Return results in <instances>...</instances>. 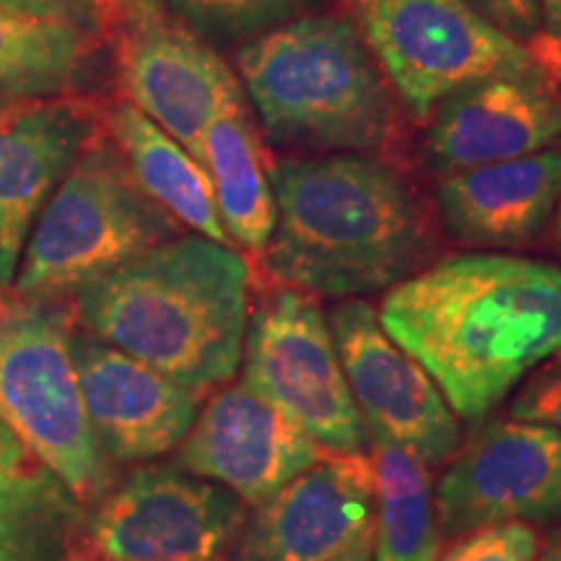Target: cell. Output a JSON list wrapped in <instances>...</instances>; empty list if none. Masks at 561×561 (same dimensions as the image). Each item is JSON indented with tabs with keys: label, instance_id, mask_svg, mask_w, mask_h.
<instances>
[{
	"label": "cell",
	"instance_id": "6da1fadb",
	"mask_svg": "<svg viewBox=\"0 0 561 561\" xmlns=\"http://www.w3.org/2000/svg\"><path fill=\"white\" fill-rule=\"evenodd\" d=\"M377 314L455 416L483 424L561 354V265L504 252L453 255L392 286Z\"/></svg>",
	"mask_w": 561,
	"mask_h": 561
},
{
	"label": "cell",
	"instance_id": "7a4b0ae2",
	"mask_svg": "<svg viewBox=\"0 0 561 561\" xmlns=\"http://www.w3.org/2000/svg\"><path fill=\"white\" fill-rule=\"evenodd\" d=\"M276 224L263 273L312 297L390 291L437 248L416 187L371 153L286 157L268 164Z\"/></svg>",
	"mask_w": 561,
	"mask_h": 561
},
{
	"label": "cell",
	"instance_id": "3957f363",
	"mask_svg": "<svg viewBox=\"0 0 561 561\" xmlns=\"http://www.w3.org/2000/svg\"><path fill=\"white\" fill-rule=\"evenodd\" d=\"M250 263L237 248L180 234L70 294L83 331L201 396L242 362Z\"/></svg>",
	"mask_w": 561,
	"mask_h": 561
},
{
	"label": "cell",
	"instance_id": "277c9868",
	"mask_svg": "<svg viewBox=\"0 0 561 561\" xmlns=\"http://www.w3.org/2000/svg\"><path fill=\"white\" fill-rule=\"evenodd\" d=\"M234 66L273 149L375 157L396 136L388 79L351 16L312 13L289 21L242 42Z\"/></svg>",
	"mask_w": 561,
	"mask_h": 561
},
{
	"label": "cell",
	"instance_id": "5b68a950",
	"mask_svg": "<svg viewBox=\"0 0 561 561\" xmlns=\"http://www.w3.org/2000/svg\"><path fill=\"white\" fill-rule=\"evenodd\" d=\"M70 297L0 289V421L91 510L115 486L83 409Z\"/></svg>",
	"mask_w": 561,
	"mask_h": 561
},
{
	"label": "cell",
	"instance_id": "8992f818",
	"mask_svg": "<svg viewBox=\"0 0 561 561\" xmlns=\"http://www.w3.org/2000/svg\"><path fill=\"white\" fill-rule=\"evenodd\" d=\"M180 234L182 224L144 193L102 130L34 221L11 289L26 297H70L87 280Z\"/></svg>",
	"mask_w": 561,
	"mask_h": 561
},
{
	"label": "cell",
	"instance_id": "52a82bcc",
	"mask_svg": "<svg viewBox=\"0 0 561 561\" xmlns=\"http://www.w3.org/2000/svg\"><path fill=\"white\" fill-rule=\"evenodd\" d=\"M369 53L405 107H434L491 76L541 73L530 47L504 34L466 0H348Z\"/></svg>",
	"mask_w": 561,
	"mask_h": 561
},
{
	"label": "cell",
	"instance_id": "ba28073f",
	"mask_svg": "<svg viewBox=\"0 0 561 561\" xmlns=\"http://www.w3.org/2000/svg\"><path fill=\"white\" fill-rule=\"evenodd\" d=\"M240 367V385L328 453H367L369 432L312 294L278 286L250 307Z\"/></svg>",
	"mask_w": 561,
	"mask_h": 561
},
{
	"label": "cell",
	"instance_id": "9c48e42d",
	"mask_svg": "<svg viewBox=\"0 0 561 561\" xmlns=\"http://www.w3.org/2000/svg\"><path fill=\"white\" fill-rule=\"evenodd\" d=\"M221 483L174 462L140 466L89 510L70 557L79 561H214L248 517Z\"/></svg>",
	"mask_w": 561,
	"mask_h": 561
},
{
	"label": "cell",
	"instance_id": "30bf717a",
	"mask_svg": "<svg viewBox=\"0 0 561 561\" xmlns=\"http://www.w3.org/2000/svg\"><path fill=\"white\" fill-rule=\"evenodd\" d=\"M110 73L123 100L201 161V140L224 104L242 94L234 70L164 0H130L104 26Z\"/></svg>",
	"mask_w": 561,
	"mask_h": 561
},
{
	"label": "cell",
	"instance_id": "8fae6325",
	"mask_svg": "<svg viewBox=\"0 0 561 561\" xmlns=\"http://www.w3.org/2000/svg\"><path fill=\"white\" fill-rule=\"evenodd\" d=\"M434 517L450 541L491 525L561 520V437L512 416L481 424L447 462Z\"/></svg>",
	"mask_w": 561,
	"mask_h": 561
},
{
	"label": "cell",
	"instance_id": "7c38bea8",
	"mask_svg": "<svg viewBox=\"0 0 561 561\" xmlns=\"http://www.w3.org/2000/svg\"><path fill=\"white\" fill-rule=\"evenodd\" d=\"M328 322L369 437L401 447L426 468L450 462L460 447L458 416L430 371L390 339L375 307L341 299Z\"/></svg>",
	"mask_w": 561,
	"mask_h": 561
},
{
	"label": "cell",
	"instance_id": "4fadbf2b",
	"mask_svg": "<svg viewBox=\"0 0 561 561\" xmlns=\"http://www.w3.org/2000/svg\"><path fill=\"white\" fill-rule=\"evenodd\" d=\"M377 523V476L369 453H328L255 504L227 561H333Z\"/></svg>",
	"mask_w": 561,
	"mask_h": 561
},
{
	"label": "cell",
	"instance_id": "5bb4252c",
	"mask_svg": "<svg viewBox=\"0 0 561 561\" xmlns=\"http://www.w3.org/2000/svg\"><path fill=\"white\" fill-rule=\"evenodd\" d=\"M96 94L0 96V289L16 280L34 221L104 130Z\"/></svg>",
	"mask_w": 561,
	"mask_h": 561
},
{
	"label": "cell",
	"instance_id": "9a60e30c",
	"mask_svg": "<svg viewBox=\"0 0 561 561\" xmlns=\"http://www.w3.org/2000/svg\"><path fill=\"white\" fill-rule=\"evenodd\" d=\"M73 362L96 445L112 466L178 450L201 413V392L170 380L76 325Z\"/></svg>",
	"mask_w": 561,
	"mask_h": 561
},
{
	"label": "cell",
	"instance_id": "2e32d148",
	"mask_svg": "<svg viewBox=\"0 0 561 561\" xmlns=\"http://www.w3.org/2000/svg\"><path fill=\"white\" fill-rule=\"evenodd\" d=\"M325 455V447L284 413L244 385H231L203 405L180 445L178 462L255 507Z\"/></svg>",
	"mask_w": 561,
	"mask_h": 561
},
{
	"label": "cell",
	"instance_id": "e0dca14e",
	"mask_svg": "<svg viewBox=\"0 0 561 561\" xmlns=\"http://www.w3.org/2000/svg\"><path fill=\"white\" fill-rule=\"evenodd\" d=\"M430 121L426 161L453 174L561 144V96L543 73L491 76L442 100Z\"/></svg>",
	"mask_w": 561,
	"mask_h": 561
},
{
	"label": "cell",
	"instance_id": "ac0fdd59",
	"mask_svg": "<svg viewBox=\"0 0 561 561\" xmlns=\"http://www.w3.org/2000/svg\"><path fill=\"white\" fill-rule=\"evenodd\" d=\"M561 198V149L442 174L445 229L473 248H523L543 234Z\"/></svg>",
	"mask_w": 561,
	"mask_h": 561
},
{
	"label": "cell",
	"instance_id": "d6986e66",
	"mask_svg": "<svg viewBox=\"0 0 561 561\" xmlns=\"http://www.w3.org/2000/svg\"><path fill=\"white\" fill-rule=\"evenodd\" d=\"M89 507L0 421V561H62Z\"/></svg>",
	"mask_w": 561,
	"mask_h": 561
},
{
	"label": "cell",
	"instance_id": "ffe728a7",
	"mask_svg": "<svg viewBox=\"0 0 561 561\" xmlns=\"http://www.w3.org/2000/svg\"><path fill=\"white\" fill-rule=\"evenodd\" d=\"M102 125L151 201L195 234L234 248L216 208L206 167L185 146L123 96L104 100Z\"/></svg>",
	"mask_w": 561,
	"mask_h": 561
},
{
	"label": "cell",
	"instance_id": "44dd1931",
	"mask_svg": "<svg viewBox=\"0 0 561 561\" xmlns=\"http://www.w3.org/2000/svg\"><path fill=\"white\" fill-rule=\"evenodd\" d=\"M110 70L104 34L0 9V96L94 94Z\"/></svg>",
	"mask_w": 561,
	"mask_h": 561
},
{
	"label": "cell",
	"instance_id": "7402d4cb",
	"mask_svg": "<svg viewBox=\"0 0 561 561\" xmlns=\"http://www.w3.org/2000/svg\"><path fill=\"white\" fill-rule=\"evenodd\" d=\"M201 164L214 185L216 208L231 244L261 257L276 224V201L244 94L224 104L203 133Z\"/></svg>",
	"mask_w": 561,
	"mask_h": 561
},
{
	"label": "cell",
	"instance_id": "603a6c76",
	"mask_svg": "<svg viewBox=\"0 0 561 561\" xmlns=\"http://www.w3.org/2000/svg\"><path fill=\"white\" fill-rule=\"evenodd\" d=\"M369 455L377 476L371 561H439L430 468L380 437H369Z\"/></svg>",
	"mask_w": 561,
	"mask_h": 561
},
{
	"label": "cell",
	"instance_id": "cb8c5ba5",
	"mask_svg": "<svg viewBox=\"0 0 561 561\" xmlns=\"http://www.w3.org/2000/svg\"><path fill=\"white\" fill-rule=\"evenodd\" d=\"M328 0H164L174 16L208 42H250L278 26L312 16Z\"/></svg>",
	"mask_w": 561,
	"mask_h": 561
},
{
	"label": "cell",
	"instance_id": "d4e9b609",
	"mask_svg": "<svg viewBox=\"0 0 561 561\" xmlns=\"http://www.w3.org/2000/svg\"><path fill=\"white\" fill-rule=\"evenodd\" d=\"M541 533L530 523L491 525L453 538L439 561H536Z\"/></svg>",
	"mask_w": 561,
	"mask_h": 561
},
{
	"label": "cell",
	"instance_id": "484cf974",
	"mask_svg": "<svg viewBox=\"0 0 561 561\" xmlns=\"http://www.w3.org/2000/svg\"><path fill=\"white\" fill-rule=\"evenodd\" d=\"M507 413L512 419L551 426L561 437V354L533 369L517 385Z\"/></svg>",
	"mask_w": 561,
	"mask_h": 561
},
{
	"label": "cell",
	"instance_id": "4316f807",
	"mask_svg": "<svg viewBox=\"0 0 561 561\" xmlns=\"http://www.w3.org/2000/svg\"><path fill=\"white\" fill-rule=\"evenodd\" d=\"M483 19L500 26L504 34L523 45H533L538 37V0H466Z\"/></svg>",
	"mask_w": 561,
	"mask_h": 561
},
{
	"label": "cell",
	"instance_id": "83f0119b",
	"mask_svg": "<svg viewBox=\"0 0 561 561\" xmlns=\"http://www.w3.org/2000/svg\"><path fill=\"white\" fill-rule=\"evenodd\" d=\"M538 37L530 45L533 58L561 96V0H538Z\"/></svg>",
	"mask_w": 561,
	"mask_h": 561
},
{
	"label": "cell",
	"instance_id": "f1b7e54d",
	"mask_svg": "<svg viewBox=\"0 0 561 561\" xmlns=\"http://www.w3.org/2000/svg\"><path fill=\"white\" fill-rule=\"evenodd\" d=\"M3 11L32 13V16L70 21V24L94 26L102 32V16L91 0H0Z\"/></svg>",
	"mask_w": 561,
	"mask_h": 561
},
{
	"label": "cell",
	"instance_id": "f546056e",
	"mask_svg": "<svg viewBox=\"0 0 561 561\" xmlns=\"http://www.w3.org/2000/svg\"><path fill=\"white\" fill-rule=\"evenodd\" d=\"M371 549H375V530L367 533L359 543H354L343 557L333 561H371Z\"/></svg>",
	"mask_w": 561,
	"mask_h": 561
},
{
	"label": "cell",
	"instance_id": "4dcf8cb0",
	"mask_svg": "<svg viewBox=\"0 0 561 561\" xmlns=\"http://www.w3.org/2000/svg\"><path fill=\"white\" fill-rule=\"evenodd\" d=\"M91 3H94L96 9H100V16H102V34H104V26H107L110 21L115 19L117 13H121L123 5H128L130 0H91Z\"/></svg>",
	"mask_w": 561,
	"mask_h": 561
},
{
	"label": "cell",
	"instance_id": "1f68e13d",
	"mask_svg": "<svg viewBox=\"0 0 561 561\" xmlns=\"http://www.w3.org/2000/svg\"><path fill=\"white\" fill-rule=\"evenodd\" d=\"M536 561H561V533H557V536L546 543L543 551H538Z\"/></svg>",
	"mask_w": 561,
	"mask_h": 561
},
{
	"label": "cell",
	"instance_id": "d6a6232c",
	"mask_svg": "<svg viewBox=\"0 0 561 561\" xmlns=\"http://www.w3.org/2000/svg\"><path fill=\"white\" fill-rule=\"evenodd\" d=\"M553 237H557V242H559V248H561V198H559L557 214H553Z\"/></svg>",
	"mask_w": 561,
	"mask_h": 561
},
{
	"label": "cell",
	"instance_id": "836d02e7",
	"mask_svg": "<svg viewBox=\"0 0 561 561\" xmlns=\"http://www.w3.org/2000/svg\"><path fill=\"white\" fill-rule=\"evenodd\" d=\"M62 561H79V559H73V557H68V559H62Z\"/></svg>",
	"mask_w": 561,
	"mask_h": 561
},
{
	"label": "cell",
	"instance_id": "e575fe53",
	"mask_svg": "<svg viewBox=\"0 0 561 561\" xmlns=\"http://www.w3.org/2000/svg\"><path fill=\"white\" fill-rule=\"evenodd\" d=\"M214 561H224V559H214Z\"/></svg>",
	"mask_w": 561,
	"mask_h": 561
}]
</instances>
